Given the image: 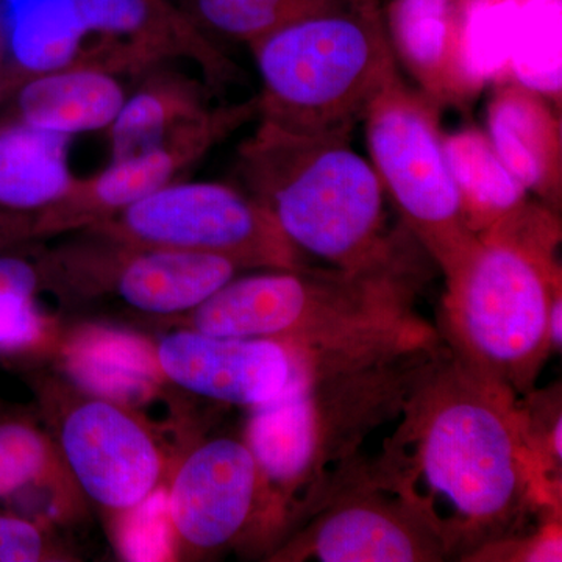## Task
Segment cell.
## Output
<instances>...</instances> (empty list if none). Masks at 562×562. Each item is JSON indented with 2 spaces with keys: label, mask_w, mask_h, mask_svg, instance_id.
<instances>
[{
  "label": "cell",
  "mask_w": 562,
  "mask_h": 562,
  "mask_svg": "<svg viewBox=\"0 0 562 562\" xmlns=\"http://www.w3.org/2000/svg\"><path fill=\"white\" fill-rule=\"evenodd\" d=\"M438 536L449 560L527 532L536 516H560L525 436L519 397L476 375L443 349L366 461Z\"/></svg>",
  "instance_id": "cell-1"
},
{
  "label": "cell",
  "mask_w": 562,
  "mask_h": 562,
  "mask_svg": "<svg viewBox=\"0 0 562 562\" xmlns=\"http://www.w3.org/2000/svg\"><path fill=\"white\" fill-rule=\"evenodd\" d=\"M446 346L436 328L336 349H299L279 397L250 409V447L268 501L272 543L339 469L360 458L373 431L397 419Z\"/></svg>",
  "instance_id": "cell-2"
},
{
  "label": "cell",
  "mask_w": 562,
  "mask_h": 562,
  "mask_svg": "<svg viewBox=\"0 0 562 562\" xmlns=\"http://www.w3.org/2000/svg\"><path fill=\"white\" fill-rule=\"evenodd\" d=\"M557 216L525 202L473 238L443 271L438 333L454 360L512 391L535 390L552 353L549 313L562 292Z\"/></svg>",
  "instance_id": "cell-3"
},
{
  "label": "cell",
  "mask_w": 562,
  "mask_h": 562,
  "mask_svg": "<svg viewBox=\"0 0 562 562\" xmlns=\"http://www.w3.org/2000/svg\"><path fill=\"white\" fill-rule=\"evenodd\" d=\"M351 136L299 135L258 120L238 149L243 190L301 254L350 272L414 262L408 232L386 227V192Z\"/></svg>",
  "instance_id": "cell-4"
},
{
  "label": "cell",
  "mask_w": 562,
  "mask_h": 562,
  "mask_svg": "<svg viewBox=\"0 0 562 562\" xmlns=\"http://www.w3.org/2000/svg\"><path fill=\"white\" fill-rule=\"evenodd\" d=\"M419 281L416 262L366 272L310 266L255 271L236 276L198 308L166 324L295 349L384 341L430 327L414 312Z\"/></svg>",
  "instance_id": "cell-5"
},
{
  "label": "cell",
  "mask_w": 562,
  "mask_h": 562,
  "mask_svg": "<svg viewBox=\"0 0 562 562\" xmlns=\"http://www.w3.org/2000/svg\"><path fill=\"white\" fill-rule=\"evenodd\" d=\"M249 49L261 81L257 120L299 135L351 136L401 76L379 0L294 22Z\"/></svg>",
  "instance_id": "cell-6"
},
{
  "label": "cell",
  "mask_w": 562,
  "mask_h": 562,
  "mask_svg": "<svg viewBox=\"0 0 562 562\" xmlns=\"http://www.w3.org/2000/svg\"><path fill=\"white\" fill-rule=\"evenodd\" d=\"M25 380L63 465L114 538L136 509L165 490L171 473L154 424L60 369L29 368Z\"/></svg>",
  "instance_id": "cell-7"
},
{
  "label": "cell",
  "mask_w": 562,
  "mask_h": 562,
  "mask_svg": "<svg viewBox=\"0 0 562 562\" xmlns=\"http://www.w3.org/2000/svg\"><path fill=\"white\" fill-rule=\"evenodd\" d=\"M369 155L405 231L441 271L475 238L462 213L441 105L395 77L362 116Z\"/></svg>",
  "instance_id": "cell-8"
},
{
  "label": "cell",
  "mask_w": 562,
  "mask_h": 562,
  "mask_svg": "<svg viewBox=\"0 0 562 562\" xmlns=\"http://www.w3.org/2000/svg\"><path fill=\"white\" fill-rule=\"evenodd\" d=\"M69 236L38 255L44 291L72 308L110 302L168 322L198 308L243 272L216 255L140 246L88 231Z\"/></svg>",
  "instance_id": "cell-9"
},
{
  "label": "cell",
  "mask_w": 562,
  "mask_h": 562,
  "mask_svg": "<svg viewBox=\"0 0 562 562\" xmlns=\"http://www.w3.org/2000/svg\"><path fill=\"white\" fill-rule=\"evenodd\" d=\"M88 232L140 246L216 255L241 271L306 266L305 255L269 211L243 188L222 181H172Z\"/></svg>",
  "instance_id": "cell-10"
},
{
  "label": "cell",
  "mask_w": 562,
  "mask_h": 562,
  "mask_svg": "<svg viewBox=\"0 0 562 562\" xmlns=\"http://www.w3.org/2000/svg\"><path fill=\"white\" fill-rule=\"evenodd\" d=\"M269 557L279 562L449 560L412 506L373 483L362 458L333 473Z\"/></svg>",
  "instance_id": "cell-11"
},
{
  "label": "cell",
  "mask_w": 562,
  "mask_h": 562,
  "mask_svg": "<svg viewBox=\"0 0 562 562\" xmlns=\"http://www.w3.org/2000/svg\"><path fill=\"white\" fill-rule=\"evenodd\" d=\"M168 482L165 513L176 560H209L246 536L268 539L265 483L244 438L199 439L172 465Z\"/></svg>",
  "instance_id": "cell-12"
},
{
  "label": "cell",
  "mask_w": 562,
  "mask_h": 562,
  "mask_svg": "<svg viewBox=\"0 0 562 562\" xmlns=\"http://www.w3.org/2000/svg\"><path fill=\"white\" fill-rule=\"evenodd\" d=\"M257 98L210 109L149 149L136 151L109 168L74 179L69 190L33 222V241L88 231L120 214L201 161L221 140L257 120Z\"/></svg>",
  "instance_id": "cell-13"
},
{
  "label": "cell",
  "mask_w": 562,
  "mask_h": 562,
  "mask_svg": "<svg viewBox=\"0 0 562 562\" xmlns=\"http://www.w3.org/2000/svg\"><path fill=\"white\" fill-rule=\"evenodd\" d=\"M85 46L79 65L143 74L172 61L198 66L213 87L231 83L238 68L194 18L172 0H68Z\"/></svg>",
  "instance_id": "cell-14"
},
{
  "label": "cell",
  "mask_w": 562,
  "mask_h": 562,
  "mask_svg": "<svg viewBox=\"0 0 562 562\" xmlns=\"http://www.w3.org/2000/svg\"><path fill=\"white\" fill-rule=\"evenodd\" d=\"M169 386L220 405L255 408L286 390L301 351L272 339L214 336L173 328L151 342Z\"/></svg>",
  "instance_id": "cell-15"
},
{
  "label": "cell",
  "mask_w": 562,
  "mask_h": 562,
  "mask_svg": "<svg viewBox=\"0 0 562 562\" xmlns=\"http://www.w3.org/2000/svg\"><path fill=\"white\" fill-rule=\"evenodd\" d=\"M473 0H392L383 14L395 58L442 105L471 101L483 83L468 47Z\"/></svg>",
  "instance_id": "cell-16"
},
{
  "label": "cell",
  "mask_w": 562,
  "mask_h": 562,
  "mask_svg": "<svg viewBox=\"0 0 562 562\" xmlns=\"http://www.w3.org/2000/svg\"><path fill=\"white\" fill-rule=\"evenodd\" d=\"M484 132L525 190L560 203L561 120L541 91L525 81H503L487 102Z\"/></svg>",
  "instance_id": "cell-17"
},
{
  "label": "cell",
  "mask_w": 562,
  "mask_h": 562,
  "mask_svg": "<svg viewBox=\"0 0 562 562\" xmlns=\"http://www.w3.org/2000/svg\"><path fill=\"white\" fill-rule=\"evenodd\" d=\"M69 138L9 117L0 122V232L33 241L36 216L72 184Z\"/></svg>",
  "instance_id": "cell-18"
},
{
  "label": "cell",
  "mask_w": 562,
  "mask_h": 562,
  "mask_svg": "<svg viewBox=\"0 0 562 562\" xmlns=\"http://www.w3.org/2000/svg\"><path fill=\"white\" fill-rule=\"evenodd\" d=\"M125 98L121 81L109 70L69 66L18 85L13 120L70 138L109 131Z\"/></svg>",
  "instance_id": "cell-19"
},
{
  "label": "cell",
  "mask_w": 562,
  "mask_h": 562,
  "mask_svg": "<svg viewBox=\"0 0 562 562\" xmlns=\"http://www.w3.org/2000/svg\"><path fill=\"white\" fill-rule=\"evenodd\" d=\"M54 353L60 355L63 372L81 386L124 403H136L166 392V380L155 364L151 346L140 338L94 325L63 330Z\"/></svg>",
  "instance_id": "cell-20"
},
{
  "label": "cell",
  "mask_w": 562,
  "mask_h": 562,
  "mask_svg": "<svg viewBox=\"0 0 562 562\" xmlns=\"http://www.w3.org/2000/svg\"><path fill=\"white\" fill-rule=\"evenodd\" d=\"M24 246L0 247V361L31 366L54 355L63 330L41 310L40 255Z\"/></svg>",
  "instance_id": "cell-21"
},
{
  "label": "cell",
  "mask_w": 562,
  "mask_h": 562,
  "mask_svg": "<svg viewBox=\"0 0 562 562\" xmlns=\"http://www.w3.org/2000/svg\"><path fill=\"white\" fill-rule=\"evenodd\" d=\"M210 109L199 81L171 70H155L125 98L110 125L111 160L149 149Z\"/></svg>",
  "instance_id": "cell-22"
},
{
  "label": "cell",
  "mask_w": 562,
  "mask_h": 562,
  "mask_svg": "<svg viewBox=\"0 0 562 562\" xmlns=\"http://www.w3.org/2000/svg\"><path fill=\"white\" fill-rule=\"evenodd\" d=\"M446 149L465 224L475 235L528 201V191L506 168L486 132L465 127L446 133Z\"/></svg>",
  "instance_id": "cell-23"
},
{
  "label": "cell",
  "mask_w": 562,
  "mask_h": 562,
  "mask_svg": "<svg viewBox=\"0 0 562 562\" xmlns=\"http://www.w3.org/2000/svg\"><path fill=\"white\" fill-rule=\"evenodd\" d=\"M9 44L13 76L21 85L79 65L85 41L68 0H25L11 18Z\"/></svg>",
  "instance_id": "cell-24"
},
{
  "label": "cell",
  "mask_w": 562,
  "mask_h": 562,
  "mask_svg": "<svg viewBox=\"0 0 562 562\" xmlns=\"http://www.w3.org/2000/svg\"><path fill=\"white\" fill-rule=\"evenodd\" d=\"M69 479L36 408L0 402V503Z\"/></svg>",
  "instance_id": "cell-25"
},
{
  "label": "cell",
  "mask_w": 562,
  "mask_h": 562,
  "mask_svg": "<svg viewBox=\"0 0 562 562\" xmlns=\"http://www.w3.org/2000/svg\"><path fill=\"white\" fill-rule=\"evenodd\" d=\"M364 2L369 0H184L183 9L202 29L249 47L294 22Z\"/></svg>",
  "instance_id": "cell-26"
},
{
  "label": "cell",
  "mask_w": 562,
  "mask_h": 562,
  "mask_svg": "<svg viewBox=\"0 0 562 562\" xmlns=\"http://www.w3.org/2000/svg\"><path fill=\"white\" fill-rule=\"evenodd\" d=\"M524 430L532 457L547 486L554 495L562 492V402L561 386L531 390L519 397Z\"/></svg>",
  "instance_id": "cell-27"
},
{
  "label": "cell",
  "mask_w": 562,
  "mask_h": 562,
  "mask_svg": "<svg viewBox=\"0 0 562 562\" xmlns=\"http://www.w3.org/2000/svg\"><path fill=\"white\" fill-rule=\"evenodd\" d=\"M77 560L76 552L63 541L54 525L13 509L0 508V562Z\"/></svg>",
  "instance_id": "cell-28"
},
{
  "label": "cell",
  "mask_w": 562,
  "mask_h": 562,
  "mask_svg": "<svg viewBox=\"0 0 562 562\" xmlns=\"http://www.w3.org/2000/svg\"><path fill=\"white\" fill-rule=\"evenodd\" d=\"M479 562H561L562 531L560 516L543 520L532 531L503 539L473 554Z\"/></svg>",
  "instance_id": "cell-29"
},
{
  "label": "cell",
  "mask_w": 562,
  "mask_h": 562,
  "mask_svg": "<svg viewBox=\"0 0 562 562\" xmlns=\"http://www.w3.org/2000/svg\"><path fill=\"white\" fill-rule=\"evenodd\" d=\"M549 335L553 351L562 347V292L553 299L549 313Z\"/></svg>",
  "instance_id": "cell-30"
},
{
  "label": "cell",
  "mask_w": 562,
  "mask_h": 562,
  "mask_svg": "<svg viewBox=\"0 0 562 562\" xmlns=\"http://www.w3.org/2000/svg\"><path fill=\"white\" fill-rule=\"evenodd\" d=\"M2 55H3V41H2V33H0V69H2Z\"/></svg>",
  "instance_id": "cell-31"
}]
</instances>
